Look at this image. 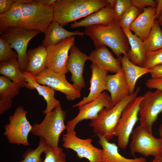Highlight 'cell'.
Listing matches in <instances>:
<instances>
[{"mask_svg": "<svg viewBox=\"0 0 162 162\" xmlns=\"http://www.w3.org/2000/svg\"><path fill=\"white\" fill-rule=\"evenodd\" d=\"M12 49L8 42L0 38V62L18 58L17 52Z\"/></svg>", "mask_w": 162, "mask_h": 162, "instance_id": "836d02e7", "label": "cell"}, {"mask_svg": "<svg viewBox=\"0 0 162 162\" xmlns=\"http://www.w3.org/2000/svg\"><path fill=\"white\" fill-rule=\"evenodd\" d=\"M159 135L160 137V138L162 140V122L160 124L159 128ZM161 162H162V156L161 158Z\"/></svg>", "mask_w": 162, "mask_h": 162, "instance_id": "b9f144b4", "label": "cell"}, {"mask_svg": "<svg viewBox=\"0 0 162 162\" xmlns=\"http://www.w3.org/2000/svg\"><path fill=\"white\" fill-rule=\"evenodd\" d=\"M21 87L4 76H0L1 115L11 108L13 99L19 94Z\"/></svg>", "mask_w": 162, "mask_h": 162, "instance_id": "cb8c5ba5", "label": "cell"}, {"mask_svg": "<svg viewBox=\"0 0 162 162\" xmlns=\"http://www.w3.org/2000/svg\"><path fill=\"white\" fill-rule=\"evenodd\" d=\"M45 158L42 162H67L62 148L49 146L44 152Z\"/></svg>", "mask_w": 162, "mask_h": 162, "instance_id": "1f68e13d", "label": "cell"}, {"mask_svg": "<svg viewBox=\"0 0 162 162\" xmlns=\"http://www.w3.org/2000/svg\"><path fill=\"white\" fill-rule=\"evenodd\" d=\"M132 5L143 10L149 7H156L157 2L153 0H131Z\"/></svg>", "mask_w": 162, "mask_h": 162, "instance_id": "d590c367", "label": "cell"}, {"mask_svg": "<svg viewBox=\"0 0 162 162\" xmlns=\"http://www.w3.org/2000/svg\"><path fill=\"white\" fill-rule=\"evenodd\" d=\"M62 139V146L76 152L79 158H85L90 162H101L103 150L93 145L91 138H80L74 130L67 132L63 135Z\"/></svg>", "mask_w": 162, "mask_h": 162, "instance_id": "8fae6325", "label": "cell"}, {"mask_svg": "<svg viewBox=\"0 0 162 162\" xmlns=\"http://www.w3.org/2000/svg\"><path fill=\"white\" fill-rule=\"evenodd\" d=\"M149 73L152 78L162 77V64L150 69Z\"/></svg>", "mask_w": 162, "mask_h": 162, "instance_id": "f35d334b", "label": "cell"}, {"mask_svg": "<svg viewBox=\"0 0 162 162\" xmlns=\"http://www.w3.org/2000/svg\"><path fill=\"white\" fill-rule=\"evenodd\" d=\"M65 115V112L59 104L54 110L46 114L40 123L33 124L31 132L35 136L44 138L49 146L58 147L60 135L66 129Z\"/></svg>", "mask_w": 162, "mask_h": 162, "instance_id": "5b68a950", "label": "cell"}, {"mask_svg": "<svg viewBox=\"0 0 162 162\" xmlns=\"http://www.w3.org/2000/svg\"><path fill=\"white\" fill-rule=\"evenodd\" d=\"M131 6L130 0H116L114 8L116 19L119 20L123 14Z\"/></svg>", "mask_w": 162, "mask_h": 162, "instance_id": "e575fe53", "label": "cell"}, {"mask_svg": "<svg viewBox=\"0 0 162 162\" xmlns=\"http://www.w3.org/2000/svg\"><path fill=\"white\" fill-rule=\"evenodd\" d=\"M23 72L27 82L26 88L30 90H36L39 95L41 96L46 102V107L43 111V113L46 115L52 111L60 104V101L55 97L54 90L48 86L38 83L31 73L25 71Z\"/></svg>", "mask_w": 162, "mask_h": 162, "instance_id": "ffe728a7", "label": "cell"}, {"mask_svg": "<svg viewBox=\"0 0 162 162\" xmlns=\"http://www.w3.org/2000/svg\"><path fill=\"white\" fill-rule=\"evenodd\" d=\"M142 96L139 113L140 125L152 133L153 125L162 112V91H148Z\"/></svg>", "mask_w": 162, "mask_h": 162, "instance_id": "30bf717a", "label": "cell"}, {"mask_svg": "<svg viewBox=\"0 0 162 162\" xmlns=\"http://www.w3.org/2000/svg\"><path fill=\"white\" fill-rule=\"evenodd\" d=\"M142 96H137L126 106L118 123L114 132L117 138L118 144L121 148L128 146L130 135L139 120L140 105Z\"/></svg>", "mask_w": 162, "mask_h": 162, "instance_id": "9c48e42d", "label": "cell"}, {"mask_svg": "<svg viewBox=\"0 0 162 162\" xmlns=\"http://www.w3.org/2000/svg\"><path fill=\"white\" fill-rule=\"evenodd\" d=\"M27 113L22 106H19L9 116L8 123L4 126L3 134L10 143L25 146L29 145L28 136L32 127L27 118Z\"/></svg>", "mask_w": 162, "mask_h": 162, "instance_id": "52a82bcc", "label": "cell"}, {"mask_svg": "<svg viewBox=\"0 0 162 162\" xmlns=\"http://www.w3.org/2000/svg\"><path fill=\"white\" fill-rule=\"evenodd\" d=\"M88 58L92 63L108 72L116 73L122 68L119 58H114L105 45L92 51Z\"/></svg>", "mask_w": 162, "mask_h": 162, "instance_id": "ac0fdd59", "label": "cell"}, {"mask_svg": "<svg viewBox=\"0 0 162 162\" xmlns=\"http://www.w3.org/2000/svg\"><path fill=\"white\" fill-rule=\"evenodd\" d=\"M162 64V48L147 53L142 67L151 69Z\"/></svg>", "mask_w": 162, "mask_h": 162, "instance_id": "d6a6232c", "label": "cell"}, {"mask_svg": "<svg viewBox=\"0 0 162 162\" xmlns=\"http://www.w3.org/2000/svg\"><path fill=\"white\" fill-rule=\"evenodd\" d=\"M87 162H90L89 161H87Z\"/></svg>", "mask_w": 162, "mask_h": 162, "instance_id": "7dc6e473", "label": "cell"}, {"mask_svg": "<svg viewBox=\"0 0 162 162\" xmlns=\"http://www.w3.org/2000/svg\"><path fill=\"white\" fill-rule=\"evenodd\" d=\"M145 84L148 88L162 91V77H151L146 80Z\"/></svg>", "mask_w": 162, "mask_h": 162, "instance_id": "8d00e7d4", "label": "cell"}, {"mask_svg": "<svg viewBox=\"0 0 162 162\" xmlns=\"http://www.w3.org/2000/svg\"><path fill=\"white\" fill-rule=\"evenodd\" d=\"M116 0H107L109 4H110L114 8L115 5Z\"/></svg>", "mask_w": 162, "mask_h": 162, "instance_id": "7bdbcfd3", "label": "cell"}, {"mask_svg": "<svg viewBox=\"0 0 162 162\" xmlns=\"http://www.w3.org/2000/svg\"><path fill=\"white\" fill-rule=\"evenodd\" d=\"M108 4L107 0H58L52 5L53 20L62 26H67Z\"/></svg>", "mask_w": 162, "mask_h": 162, "instance_id": "3957f363", "label": "cell"}, {"mask_svg": "<svg viewBox=\"0 0 162 162\" xmlns=\"http://www.w3.org/2000/svg\"><path fill=\"white\" fill-rule=\"evenodd\" d=\"M0 74L22 87L26 88L27 82L17 58L0 62Z\"/></svg>", "mask_w": 162, "mask_h": 162, "instance_id": "4316f807", "label": "cell"}, {"mask_svg": "<svg viewBox=\"0 0 162 162\" xmlns=\"http://www.w3.org/2000/svg\"><path fill=\"white\" fill-rule=\"evenodd\" d=\"M142 11V10L132 5L129 8L119 20V23L122 29L129 30L131 24Z\"/></svg>", "mask_w": 162, "mask_h": 162, "instance_id": "4dcf8cb0", "label": "cell"}, {"mask_svg": "<svg viewBox=\"0 0 162 162\" xmlns=\"http://www.w3.org/2000/svg\"><path fill=\"white\" fill-rule=\"evenodd\" d=\"M118 58L124 73L129 94H131L135 91V85L137 80L142 75L149 73L150 69L134 64L126 55L121 56Z\"/></svg>", "mask_w": 162, "mask_h": 162, "instance_id": "484cf974", "label": "cell"}, {"mask_svg": "<svg viewBox=\"0 0 162 162\" xmlns=\"http://www.w3.org/2000/svg\"><path fill=\"white\" fill-rule=\"evenodd\" d=\"M160 25L162 26V22L160 23Z\"/></svg>", "mask_w": 162, "mask_h": 162, "instance_id": "bcb514c9", "label": "cell"}, {"mask_svg": "<svg viewBox=\"0 0 162 162\" xmlns=\"http://www.w3.org/2000/svg\"><path fill=\"white\" fill-rule=\"evenodd\" d=\"M70 50L67 69L71 74L70 80L73 85L81 92L85 86L83 73L85 63L88 60V56L82 52L74 44L71 46Z\"/></svg>", "mask_w": 162, "mask_h": 162, "instance_id": "9a60e30c", "label": "cell"}, {"mask_svg": "<svg viewBox=\"0 0 162 162\" xmlns=\"http://www.w3.org/2000/svg\"><path fill=\"white\" fill-rule=\"evenodd\" d=\"M35 1L38 3L46 5L48 6H50L54 5L56 0H36Z\"/></svg>", "mask_w": 162, "mask_h": 162, "instance_id": "60d3db41", "label": "cell"}, {"mask_svg": "<svg viewBox=\"0 0 162 162\" xmlns=\"http://www.w3.org/2000/svg\"><path fill=\"white\" fill-rule=\"evenodd\" d=\"M156 9L155 7H152L143 9L129 27V30L142 41L147 38L155 20Z\"/></svg>", "mask_w": 162, "mask_h": 162, "instance_id": "d6986e66", "label": "cell"}, {"mask_svg": "<svg viewBox=\"0 0 162 162\" xmlns=\"http://www.w3.org/2000/svg\"><path fill=\"white\" fill-rule=\"evenodd\" d=\"M28 63L26 71L34 77L46 68V48L42 44L27 52Z\"/></svg>", "mask_w": 162, "mask_h": 162, "instance_id": "d4e9b609", "label": "cell"}, {"mask_svg": "<svg viewBox=\"0 0 162 162\" xmlns=\"http://www.w3.org/2000/svg\"><path fill=\"white\" fill-rule=\"evenodd\" d=\"M113 106L110 95L106 92H103L94 100L78 107L77 115L66 125L67 132L74 131L76 125L80 121L95 118L104 108L111 109Z\"/></svg>", "mask_w": 162, "mask_h": 162, "instance_id": "4fadbf2b", "label": "cell"}, {"mask_svg": "<svg viewBox=\"0 0 162 162\" xmlns=\"http://www.w3.org/2000/svg\"><path fill=\"white\" fill-rule=\"evenodd\" d=\"M44 38L42 44L46 48L53 45L69 37L79 35L83 38L84 32L78 31H68L63 26L53 20L49 25L44 34Z\"/></svg>", "mask_w": 162, "mask_h": 162, "instance_id": "7402d4cb", "label": "cell"}, {"mask_svg": "<svg viewBox=\"0 0 162 162\" xmlns=\"http://www.w3.org/2000/svg\"><path fill=\"white\" fill-rule=\"evenodd\" d=\"M19 0H0V15L10 10L14 5Z\"/></svg>", "mask_w": 162, "mask_h": 162, "instance_id": "74e56055", "label": "cell"}, {"mask_svg": "<svg viewBox=\"0 0 162 162\" xmlns=\"http://www.w3.org/2000/svg\"><path fill=\"white\" fill-rule=\"evenodd\" d=\"M96 135L99 139L98 142L102 148L101 162H146L145 157L125 158L118 152V147L115 143L109 142L102 136Z\"/></svg>", "mask_w": 162, "mask_h": 162, "instance_id": "603a6c76", "label": "cell"}, {"mask_svg": "<svg viewBox=\"0 0 162 162\" xmlns=\"http://www.w3.org/2000/svg\"><path fill=\"white\" fill-rule=\"evenodd\" d=\"M106 90L110 93L113 106L130 95L128 84L122 68L114 74H107Z\"/></svg>", "mask_w": 162, "mask_h": 162, "instance_id": "e0dca14e", "label": "cell"}, {"mask_svg": "<svg viewBox=\"0 0 162 162\" xmlns=\"http://www.w3.org/2000/svg\"><path fill=\"white\" fill-rule=\"evenodd\" d=\"M84 33L92 39L95 48L105 45L118 58L122 54L128 56L130 46L119 20L115 19L107 26L97 25L86 27Z\"/></svg>", "mask_w": 162, "mask_h": 162, "instance_id": "7a4b0ae2", "label": "cell"}, {"mask_svg": "<svg viewBox=\"0 0 162 162\" xmlns=\"http://www.w3.org/2000/svg\"><path fill=\"white\" fill-rule=\"evenodd\" d=\"M160 26L155 20L148 36L143 41L146 53L162 48V30Z\"/></svg>", "mask_w": 162, "mask_h": 162, "instance_id": "f1b7e54d", "label": "cell"}, {"mask_svg": "<svg viewBox=\"0 0 162 162\" xmlns=\"http://www.w3.org/2000/svg\"><path fill=\"white\" fill-rule=\"evenodd\" d=\"M39 144L34 149H27L22 155L23 159L18 162H42L41 157V154L49 146L46 140L43 137H40Z\"/></svg>", "mask_w": 162, "mask_h": 162, "instance_id": "f546056e", "label": "cell"}, {"mask_svg": "<svg viewBox=\"0 0 162 162\" xmlns=\"http://www.w3.org/2000/svg\"><path fill=\"white\" fill-rule=\"evenodd\" d=\"M114 8L109 4L99 10L86 16L83 20L70 24L72 28L85 27L97 25L107 26L115 19Z\"/></svg>", "mask_w": 162, "mask_h": 162, "instance_id": "44dd1931", "label": "cell"}, {"mask_svg": "<svg viewBox=\"0 0 162 162\" xmlns=\"http://www.w3.org/2000/svg\"><path fill=\"white\" fill-rule=\"evenodd\" d=\"M41 32L37 30H29L14 27L6 28L1 34L0 38L8 42L18 54L17 59L20 69L26 71L28 59L27 49L30 40Z\"/></svg>", "mask_w": 162, "mask_h": 162, "instance_id": "8992f818", "label": "cell"}, {"mask_svg": "<svg viewBox=\"0 0 162 162\" xmlns=\"http://www.w3.org/2000/svg\"><path fill=\"white\" fill-rule=\"evenodd\" d=\"M90 68L92 70V76L90 80L89 93L87 97H84L81 100L73 105L72 108L79 107L94 100L106 90L108 72L93 63L91 64Z\"/></svg>", "mask_w": 162, "mask_h": 162, "instance_id": "2e32d148", "label": "cell"}, {"mask_svg": "<svg viewBox=\"0 0 162 162\" xmlns=\"http://www.w3.org/2000/svg\"><path fill=\"white\" fill-rule=\"evenodd\" d=\"M157 4L156 7L155 19L157 20L162 11V0L156 1Z\"/></svg>", "mask_w": 162, "mask_h": 162, "instance_id": "ab89813d", "label": "cell"}, {"mask_svg": "<svg viewBox=\"0 0 162 162\" xmlns=\"http://www.w3.org/2000/svg\"><path fill=\"white\" fill-rule=\"evenodd\" d=\"M34 78L39 84L48 86L55 91H59L64 94L68 101H73L81 96L80 92L68 81L65 74L46 68L35 76Z\"/></svg>", "mask_w": 162, "mask_h": 162, "instance_id": "7c38bea8", "label": "cell"}, {"mask_svg": "<svg viewBox=\"0 0 162 162\" xmlns=\"http://www.w3.org/2000/svg\"><path fill=\"white\" fill-rule=\"evenodd\" d=\"M74 41L75 37L73 36L47 47L46 68L59 73L67 74L68 52Z\"/></svg>", "mask_w": 162, "mask_h": 162, "instance_id": "5bb4252c", "label": "cell"}, {"mask_svg": "<svg viewBox=\"0 0 162 162\" xmlns=\"http://www.w3.org/2000/svg\"><path fill=\"white\" fill-rule=\"evenodd\" d=\"M53 20L52 5L48 6L35 0H19L9 11L0 15V34L9 27L37 30L45 34Z\"/></svg>", "mask_w": 162, "mask_h": 162, "instance_id": "6da1fadb", "label": "cell"}, {"mask_svg": "<svg viewBox=\"0 0 162 162\" xmlns=\"http://www.w3.org/2000/svg\"><path fill=\"white\" fill-rule=\"evenodd\" d=\"M157 20L160 23L162 22V11Z\"/></svg>", "mask_w": 162, "mask_h": 162, "instance_id": "f6af8a7d", "label": "cell"}, {"mask_svg": "<svg viewBox=\"0 0 162 162\" xmlns=\"http://www.w3.org/2000/svg\"><path fill=\"white\" fill-rule=\"evenodd\" d=\"M140 89L138 86L133 93L118 103L112 108H104L96 118L91 120L89 125L93 128L94 133L96 135L104 136L109 141L112 139L123 110L127 105L137 96Z\"/></svg>", "mask_w": 162, "mask_h": 162, "instance_id": "277c9868", "label": "cell"}, {"mask_svg": "<svg viewBox=\"0 0 162 162\" xmlns=\"http://www.w3.org/2000/svg\"><path fill=\"white\" fill-rule=\"evenodd\" d=\"M161 158H154L151 162H161Z\"/></svg>", "mask_w": 162, "mask_h": 162, "instance_id": "ee69618b", "label": "cell"}, {"mask_svg": "<svg viewBox=\"0 0 162 162\" xmlns=\"http://www.w3.org/2000/svg\"><path fill=\"white\" fill-rule=\"evenodd\" d=\"M123 30L128 38L130 46V50L127 54L128 57L134 64L142 67L147 53L143 41L130 30Z\"/></svg>", "mask_w": 162, "mask_h": 162, "instance_id": "83f0119b", "label": "cell"}, {"mask_svg": "<svg viewBox=\"0 0 162 162\" xmlns=\"http://www.w3.org/2000/svg\"><path fill=\"white\" fill-rule=\"evenodd\" d=\"M140 125L132 133L129 147L131 154L134 156L137 153L147 157L161 158L162 156V140L154 137L152 134Z\"/></svg>", "mask_w": 162, "mask_h": 162, "instance_id": "ba28073f", "label": "cell"}]
</instances>
